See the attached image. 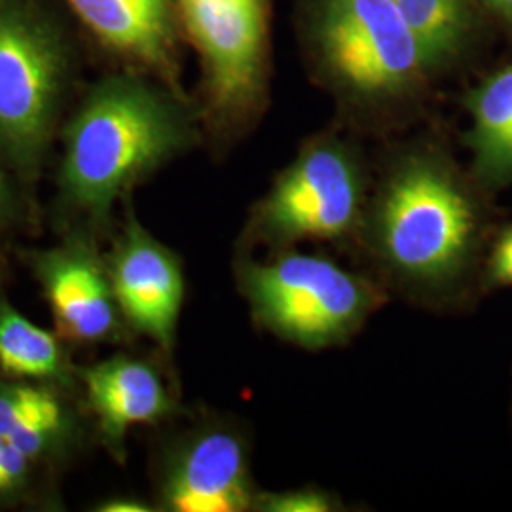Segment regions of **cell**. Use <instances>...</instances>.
<instances>
[{
    "instance_id": "1",
    "label": "cell",
    "mask_w": 512,
    "mask_h": 512,
    "mask_svg": "<svg viewBox=\"0 0 512 512\" xmlns=\"http://www.w3.org/2000/svg\"><path fill=\"white\" fill-rule=\"evenodd\" d=\"M357 236L399 291L444 304L478 272L486 213L448 154L420 141L399 148L385 165Z\"/></svg>"
},
{
    "instance_id": "2",
    "label": "cell",
    "mask_w": 512,
    "mask_h": 512,
    "mask_svg": "<svg viewBox=\"0 0 512 512\" xmlns=\"http://www.w3.org/2000/svg\"><path fill=\"white\" fill-rule=\"evenodd\" d=\"M300 21L311 73L355 118L416 107L437 76L393 0H302Z\"/></svg>"
},
{
    "instance_id": "3",
    "label": "cell",
    "mask_w": 512,
    "mask_h": 512,
    "mask_svg": "<svg viewBox=\"0 0 512 512\" xmlns=\"http://www.w3.org/2000/svg\"><path fill=\"white\" fill-rule=\"evenodd\" d=\"M194 137L179 93L114 76L93 88L67 128L61 186L74 205L103 215L129 186L179 156Z\"/></svg>"
},
{
    "instance_id": "4",
    "label": "cell",
    "mask_w": 512,
    "mask_h": 512,
    "mask_svg": "<svg viewBox=\"0 0 512 512\" xmlns=\"http://www.w3.org/2000/svg\"><path fill=\"white\" fill-rule=\"evenodd\" d=\"M238 281L262 329L310 351L346 344L384 304L365 275L291 247L268 260H241Z\"/></svg>"
},
{
    "instance_id": "5",
    "label": "cell",
    "mask_w": 512,
    "mask_h": 512,
    "mask_svg": "<svg viewBox=\"0 0 512 512\" xmlns=\"http://www.w3.org/2000/svg\"><path fill=\"white\" fill-rule=\"evenodd\" d=\"M368 196L359 147L334 131L321 133L298 150L256 203L249 236L272 249L357 236Z\"/></svg>"
},
{
    "instance_id": "6",
    "label": "cell",
    "mask_w": 512,
    "mask_h": 512,
    "mask_svg": "<svg viewBox=\"0 0 512 512\" xmlns=\"http://www.w3.org/2000/svg\"><path fill=\"white\" fill-rule=\"evenodd\" d=\"M202 63L203 112L222 135L255 126L272 71V0H175Z\"/></svg>"
},
{
    "instance_id": "7",
    "label": "cell",
    "mask_w": 512,
    "mask_h": 512,
    "mask_svg": "<svg viewBox=\"0 0 512 512\" xmlns=\"http://www.w3.org/2000/svg\"><path fill=\"white\" fill-rule=\"evenodd\" d=\"M67 74L54 25L27 0H0V148L21 169L50 141Z\"/></svg>"
},
{
    "instance_id": "8",
    "label": "cell",
    "mask_w": 512,
    "mask_h": 512,
    "mask_svg": "<svg viewBox=\"0 0 512 512\" xmlns=\"http://www.w3.org/2000/svg\"><path fill=\"white\" fill-rule=\"evenodd\" d=\"M162 495L169 511H253L258 490L243 435L209 427L183 442L167 465Z\"/></svg>"
},
{
    "instance_id": "9",
    "label": "cell",
    "mask_w": 512,
    "mask_h": 512,
    "mask_svg": "<svg viewBox=\"0 0 512 512\" xmlns=\"http://www.w3.org/2000/svg\"><path fill=\"white\" fill-rule=\"evenodd\" d=\"M110 287L129 323L171 349L184 300L181 260L137 220L112 255Z\"/></svg>"
},
{
    "instance_id": "10",
    "label": "cell",
    "mask_w": 512,
    "mask_h": 512,
    "mask_svg": "<svg viewBox=\"0 0 512 512\" xmlns=\"http://www.w3.org/2000/svg\"><path fill=\"white\" fill-rule=\"evenodd\" d=\"M67 2L107 48L156 71L173 90L177 88L175 37L179 18L175 0Z\"/></svg>"
},
{
    "instance_id": "11",
    "label": "cell",
    "mask_w": 512,
    "mask_h": 512,
    "mask_svg": "<svg viewBox=\"0 0 512 512\" xmlns=\"http://www.w3.org/2000/svg\"><path fill=\"white\" fill-rule=\"evenodd\" d=\"M40 275L63 338L93 342L109 334L116 298L95 260L80 251H59L42 260Z\"/></svg>"
},
{
    "instance_id": "12",
    "label": "cell",
    "mask_w": 512,
    "mask_h": 512,
    "mask_svg": "<svg viewBox=\"0 0 512 512\" xmlns=\"http://www.w3.org/2000/svg\"><path fill=\"white\" fill-rule=\"evenodd\" d=\"M84 380L101 429L116 442L133 425L156 423L173 410L164 380L143 361L114 357L88 368Z\"/></svg>"
},
{
    "instance_id": "13",
    "label": "cell",
    "mask_w": 512,
    "mask_h": 512,
    "mask_svg": "<svg viewBox=\"0 0 512 512\" xmlns=\"http://www.w3.org/2000/svg\"><path fill=\"white\" fill-rule=\"evenodd\" d=\"M471 128L465 145L473 156V179L480 188L512 184V63L484 78L467 93Z\"/></svg>"
},
{
    "instance_id": "14",
    "label": "cell",
    "mask_w": 512,
    "mask_h": 512,
    "mask_svg": "<svg viewBox=\"0 0 512 512\" xmlns=\"http://www.w3.org/2000/svg\"><path fill=\"white\" fill-rule=\"evenodd\" d=\"M439 76L465 52L475 31L471 0H393Z\"/></svg>"
},
{
    "instance_id": "15",
    "label": "cell",
    "mask_w": 512,
    "mask_h": 512,
    "mask_svg": "<svg viewBox=\"0 0 512 512\" xmlns=\"http://www.w3.org/2000/svg\"><path fill=\"white\" fill-rule=\"evenodd\" d=\"M0 368L21 378H50L61 370L57 340L18 311H0Z\"/></svg>"
},
{
    "instance_id": "16",
    "label": "cell",
    "mask_w": 512,
    "mask_h": 512,
    "mask_svg": "<svg viewBox=\"0 0 512 512\" xmlns=\"http://www.w3.org/2000/svg\"><path fill=\"white\" fill-rule=\"evenodd\" d=\"M61 416V406L46 389L31 385L0 389V437L4 440L33 421Z\"/></svg>"
},
{
    "instance_id": "17",
    "label": "cell",
    "mask_w": 512,
    "mask_h": 512,
    "mask_svg": "<svg viewBox=\"0 0 512 512\" xmlns=\"http://www.w3.org/2000/svg\"><path fill=\"white\" fill-rule=\"evenodd\" d=\"M340 509L336 495L317 486H304L283 492H258L253 511L330 512Z\"/></svg>"
},
{
    "instance_id": "18",
    "label": "cell",
    "mask_w": 512,
    "mask_h": 512,
    "mask_svg": "<svg viewBox=\"0 0 512 512\" xmlns=\"http://www.w3.org/2000/svg\"><path fill=\"white\" fill-rule=\"evenodd\" d=\"M482 283L486 289L512 287V222L492 241L482 266Z\"/></svg>"
},
{
    "instance_id": "19",
    "label": "cell",
    "mask_w": 512,
    "mask_h": 512,
    "mask_svg": "<svg viewBox=\"0 0 512 512\" xmlns=\"http://www.w3.org/2000/svg\"><path fill=\"white\" fill-rule=\"evenodd\" d=\"M61 418H44V420L33 421L18 431H14L6 442L16 446L19 452H23L27 458H35L38 452L46 446V442L54 435L61 425Z\"/></svg>"
},
{
    "instance_id": "20",
    "label": "cell",
    "mask_w": 512,
    "mask_h": 512,
    "mask_svg": "<svg viewBox=\"0 0 512 512\" xmlns=\"http://www.w3.org/2000/svg\"><path fill=\"white\" fill-rule=\"evenodd\" d=\"M29 459L10 442L4 444L0 450V492L18 484L27 471Z\"/></svg>"
},
{
    "instance_id": "21",
    "label": "cell",
    "mask_w": 512,
    "mask_h": 512,
    "mask_svg": "<svg viewBox=\"0 0 512 512\" xmlns=\"http://www.w3.org/2000/svg\"><path fill=\"white\" fill-rule=\"evenodd\" d=\"M103 512H148L150 507L137 499H114L109 503H103Z\"/></svg>"
},
{
    "instance_id": "22",
    "label": "cell",
    "mask_w": 512,
    "mask_h": 512,
    "mask_svg": "<svg viewBox=\"0 0 512 512\" xmlns=\"http://www.w3.org/2000/svg\"><path fill=\"white\" fill-rule=\"evenodd\" d=\"M482 2L512 31V0H482Z\"/></svg>"
},
{
    "instance_id": "23",
    "label": "cell",
    "mask_w": 512,
    "mask_h": 512,
    "mask_svg": "<svg viewBox=\"0 0 512 512\" xmlns=\"http://www.w3.org/2000/svg\"><path fill=\"white\" fill-rule=\"evenodd\" d=\"M6 205H8V184H6L2 173H0V215L4 213Z\"/></svg>"
},
{
    "instance_id": "24",
    "label": "cell",
    "mask_w": 512,
    "mask_h": 512,
    "mask_svg": "<svg viewBox=\"0 0 512 512\" xmlns=\"http://www.w3.org/2000/svg\"><path fill=\"white\" fill-rule=\"evenodd\" d=\"M4 444H6V440L2 439V437H0V450H2V448H4Z\"/></svg>"
}]
</instances>
